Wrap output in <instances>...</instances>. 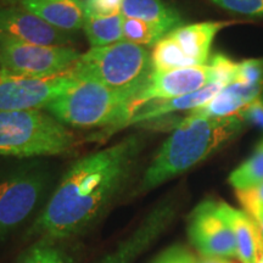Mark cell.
Returning <instances> with one entry per match:
<instances>
[{
    "instance_id": "cell-1",
    "label": "cell",
    "mask_w": 263,
    "mask_h": 263,
    "mask_svg": "<svg viewBox=\"0 0 263 263\" xmlns=\"http://www.w3.org/2000/svg\"><path fill=\"white\" fill-rule=\"evenodd\" d=\"M143 147V138L134 134L76 161L62 176L29 234L55 241L80 234L93 224L123 190Z\"/></svg>"
},
{
    "instance_id": "cell-2",
    "label": "cell",
    "mask_w": 263,
    "mask_h": 263,
    "mask_svg": "<svg viewBox=\"0 0 263 263\" xmlns=\"http://www.w3.org/2000/svg\"><path fill=\"white\" fill-rule=\"evenodd\" d=\"M239 116L226 118L188 115L156 153L141 178L138 193H146L188 172L205 161L244 128Z\"/></svg>"
},
{
    "instance_id": "cell-3",
    "label": "cell",
    "mask_w": 263,
    "mask_h": 263,
    "mask_svg": "<svg viewBox=\"0 0 263 263\" xmlns=\"http://www.w3.org/2000/svg\"><path fill=\"white\" fill-rule=\"evenodd\" d=\"M145 81L127 88L77 81L73 87L52 100L45 110L67 127H107L105 130V138H107L123 129V124L129 118L132 101Z\"/></svg>"
},
{
    "instance_id": "cell-4",
    "label": "cell",
    "mask_w": 263,
    "mask_h": 263,
    "mask_svg": "<svg viewBox=\"0 0 263 263\" xmlns=\"http://www.w3.org/2000/svg\"><path fill=\"white\" fill-rule=\"evenodd\" d=\"M74 144V134L50 114L0 111V157L57 156L70 151Z\"/></svg>"
},
{
    "instance_id": "cell-5",
    "label": "cell",
    "mask_w": 263,
    "mask_h": 263,
    "mask_svg": "<svg viewBox=\"0 0 263 263\" xmlns=\"http://www.w3.org/2000/svg\"><path fill=\"white\" fill-rule=\"evenodd\" d=\"M151 72V52L146 48L118 42L90 48L68 70L77 81L95 82L111 88H127L145 81Z\"/></svg>"
},
{
    "instance_id": "cell-6",
    "label": "cell",
    "mask_w": 263,
    "mask_h": 263,
    "mask_svg": "<svg viewBox=\"0 0 263 263\" xmlns=\"http://www.w3.org/2000/svg\"><path fill=\"white\" fill-rule=\"evenodd\" d=\"M50 185V173L39 162L24 163L0 173V241L35 211Z\"/></svg>"
},
{
    "instance_id": "cell-7",
    "label": "cell",
    "mask_w": 263,
    "mask_h": 263,
    "mask_svg": "<svg viewBox=\"0 0 263 263\" xmlns=\"http://www.w3.org/2000/svg\"><path fill=\"white\" fill-rule=\"evenodd\" d=\"M81 57L72 47L25 43L0 34V70L28 77H52L67 72Z\"/></svg>"
},
{
    "instance_id": "cell-8",
    "label": "cell",
    "mask_w": 263,
    "mask_h": 263,
    "mask_svg": "<svg viewBox=\"0 0 263 263\" xmlns=\"http://www.w3.org/2000/svg\"><path fill=\"white\" fill-rule=\"evenodd\" d=\"M77 80L65 73L52 77H28L0 70V111L47 108L52 100L73 87Z\"/></svg>"
},
{
    "instance_id": "cell-9",
    "label": "cell",
    "mask_w": 263,
    "mask_h": 263,
    "mask_svg": "<svg viewBox=\"0 0 263 263\" xmlns=\"http://www.w3.org/2000/svg\"><path fill=\"white\" fill-rule=\"evenodd\" d=\"M192 244L206 257L236 258V242L232 229L218 210V202L206 200L189 217Z\"/></svg>"
},
{
    "instance_id": "cell-10",
    "label": "cell",
    "mask_w": 263,
    "mask_h": 263,
    "mask_svg": "<svg viewBox=\"0 0 263 263\" xmlns=\"http://www.w3.org/2000/svg\"><path fill=\"white\" fill-rule=\"evenodd\" d=\"M213 82V71L209 64L166 72L153 71L146 78L141 90L132 101L129 118L147 103L195 93Z\"/></svg>"
},
{
    "instance_id": "cell-11",
    "label": "cell",
    "mask_w": 263,
    "mask_h": 263,
    "mask_svg": "<svg viewBox=\"0 0 263 263\" xmlns=\"http://www.w3.org/2000/svg\"><path fill=\"white\" fill-rule=\"evenodd\" d=\"M0 34L38 45L71 47L74 33L60 31L20 5L0 6Z\"/></svg>"
},
{
    "instance_id": "cell-12",
    "label": "cell",
    "mask_w": 263,
    "mask_h": 263,
    "mask_svg": "<svg viewBox=\"0 0 263 263\" xmlns=\"http://www.w3.org/2000/svg\"><path fill=\"white\" fill-rule=\"evenodd\" d=\"M174 216L171 202L156 206L132 234L95 263H134L167 228Z\"/></svg>"
},
{
    "instance_id": "cell-13",
    "label": "cell",
    "mask_w": 263,
    "mask_h": 263,
    "mask_svg": "<svg viewBox=\"0 0 263 263\" xmlns=\"http://www.w3.org/2000/svg\"><path fill=\"white\" fill-rule=\"evenodd\" d=\"M233 24H235V21H207L182 25L167 35L178 44L185 57L195 66H203L210 60L212 43L217 33Z\"/></svg>"
},
{
    "instance_id": "cell-14",
    "label": "cell",
    "mask_w": 263,
    "mask_h": 263,
    "mask_svg": "<svg viewBox=\"0 0 263 263\" xmlns=\"http://www.w3.org/2000/svg\"><path fill=\"white\" fill-rule=\"evenodd\" d=\"M17 5L60 31L74 33L83 28L84 0H21Z\"/></svg>"
},
{
    "instance_id": "cell-15",
    "label": "cell",
    "mask_w": 263,
    "mask_h": 263,
    "mask_svg": "<svg viewBox=\"0 0 263 263\" xmlns=\"http://www.w3.org/2000/svg\"><path fill=\"white\" fill-rule=\"evenodd\" d=\"M218 210L234 234L236 258L240 263H257L262 251L261 234L257 223L249 213L234 209L227 202H218Z\"/></svg>"
},
{
    "instance_id": "cell-16",
    "label": "cell",
    "mask_w": 263,
    "mask_h": 263,
    "mask_svg": "<svg viewBox=\"0 0 263 263\" xmlns=\"http://www.w3.org/2000/svg\"><path fill=\"white\" fill-rule=\"evenodd\" d=\"M226 85L218 82L210 83L202 89L195 93L184 95V97L167 99V100H155L151 101L140 107L136 114L127 121L124 127L132 124L149 122V121L157 120V118L166 116V115L177 112V111H192L202 105L209 103L211 99L216 97ZM123 127V128H124Z\"/></svg>"
},
{
    "instance_id": "cell-17",
    "label": "cell",
    "mask_w": 263,
    "mask_h": 263,
    "mask_svg": "<svg viewBox=\"0 0 263 263\" xmlns=\"http://www.w3.org/2000/svg\"><path fill=\"white\" fill-rule=\"evenodd\" d=\"M121 14L156 26L167 34L183 24L179 12L163 0H123Z\"/></svg>"
},
{
    "instance_id": "cell-18",
    "label": "cell",
    "mask_w": 263,
    "mask_h": 263,
    "mask_svg": "<svg viewBox=\"0 0 263 263\" xmlns=\"http://www.w3.org/2000/svg\"><path fill=\"white\" fill-rule=\"evenodd\" d=\"M122 14L114 16H85L83 31L91 48L106 47L123 41Z\"/></svg>"
},
{
    "instance_id": "cell-19",
    "label": "cell",
    "mask_w": 263,
    "mask_h": 263,
    "mask_svg": "<svg viewBox=\"0 0 263 263\" xmlns=\"http://www.w3.org/2000/svg\"><path fill=\"white\" fill-rule=\"evenodd\" d=\"M249 104L246 101L242 100L241 98H239L235 93H233L229 89L228 85H226L209 103L189 111V115L190 116L207 118L233 117L239 116V114Z\"/></svg>"
},
{
    "instance_id": "cell-20",
    "label": "cell",
    "mask_w": 263,
    "mask_h": 263,
    "mask_svg": "<svg viewBox=\"0 0 263 263\" xmlns=\"http://www.w3.org/2000/svg\"><path fill=\"white\" fill-rule=\"evenodd\" d=\"M153 71L166 72L179 68L195 67V64L185 57L182 49L168 35H164L151 51Z\"/></svg>"
},
{
    "instance_id": "cell-21",
    "label": "cell",
    "mask_w": 263,
    "mask_h": 263,
    "mask_svg": "<svg viewBox=\"0 0 263 263\" xmlns=\"http://www.w3.org/2000/svg\"><path fill=\"white\" fill-rule=\"evenodd\" d=\"M261 183H263V139L254 154L229 176V184L236 192L254 188Z\"/></svg>"
},
{
    "instance_id": "cell-22",
    "label": "cell",
    "mask_w": 263,
    "mask_h": 263,
    "mask_svg": "<svg viewBox=\"0 0 263 263\" xmlns=\"http://www.w3.org/2000/svg\"><path fill=\"white\" fill-rule=\"evenodd\" d=\"M167 33L156 26L146 24L140 20L124 17L123 41L140 47H155Z\"/></svg>"
},
{
    "instance_id": "cell-23",
    "label": "cell",
    "mask_w": 263,
    "mask_h": 263,
    "mask_svg": "<svg viewBox=\"0 0 263 263\" xmlns=\"http://www.w3.org/2000/svg\"><path fill=\"white\" fill-rule=\"evenodd\" d=\"M17 263H72V259L55 245L54 240L41 239L20 257Z\"/></svg>"
},
{
    "instance_id": "cell-24",
    "label": "cell",
    "mask_w": 263,
    "mask_h": 263,
    "mask_svg": "<svg viewBox=\"0 0 263 263\" xmlns=\"http://www.w3.org/2000/svg\"><path fill=\"white\" fill-rule=\"evenodd\" d=\"M219 8L234 14L263 17V0H210Z\"/></svg>"
},
{
    "instance_id": "cell-25",
    "label": "cell",
    "mask_w": 263,
    "mask_h": 263,
    "mask_svg": "<svg viewBox=\"0 0 263 263\" xmlns=\"http://www.w3.org/2000/svg\"><path fill=\"white\" fill-rule=\"evenodd\" d=\"M234 82L246 85H263V59H251L238 62Z\"/></svg>"
},
{
    "instance_id": "cell-26",
    "label": "cell",
    "mask_w": 263,
    "mask_h": 263,
    "mask_svg": "<svg viewBox=\"0 0 263 263\" xmlns=\"http://www.w3.org/2000/svg\"><path fill=\"white\" fill-rule=\"evenodd\" d=\"M240 205L244 211L256 219L263 212V183L246 190L236 192Z\"/></svg>"
},
{
    "instance_id": "cell-27",
    "label": "cell",
    "mask_w": 263,
    "mask_h": 263,
    "mask_svg": "<svg viewBox=\"0 0 263 263\" xmlns=\"http://www.w3.org/2000/svg\"><path fill=\"white\" fill-rule=\"evenodd\" d=\"M209 65L212 67L215 82L228 85L235 81L238 62H234L223 54H216Z\"/></svg>"
},
{
    "instance_id": "cell-28",
    "label": "cell",
    "mask_w": 263,
    "mask_h": 263,
    "mask_svg": "<svg viewBox=\"0 0 263 263\" xmlns=\"http://www.w3.org/2000/svg\"><path fill=\"white\" fill-rule=\"evenodd\" d=\"M85 16L120 15L123 0H84Z\"/></svg>"
},
{
    "instance_id": "cell-29",
    "label": "cell",
    "mask_w": 263,
    "mask_h": 263,
    "mask_svg": "<svg viewBox=\"0 0 263 263\" xmlns=\"http://www.w3.org/2000/svg\"><path fill=\"white\" fill-rule=\"evenodd\" d=\"M154 263H197V259L183 246H172L163 251Z\"/></svg>"
},
{
    "instance_id": "cell-30",
    "label": "cell",
    "mask_w": 263,
    "mask_h": 263,
    "mask_svg": "<svg viewBox=\"0 0 263 263\" xmlns=\"http://www.w3.org/2000/svg\"><path fill=\"white\" fill-rule=\"evenodd\" d=\"M239 117L244 122H249L255 124L263 129V99L259 97L251 101L241 112L239 114Z\"/></svg>"
},
{
    "instance_id": "cell-31",
    "label": "cell",
    "mask_w": 263,
    "mask_h": 263,
    "mask_svg": "<svg viewBox=\"0 0 263 263\" xmlns=\"http://www.w3.org/2000/svg\"><path fill=\"white\" fill-rule=\"evenodd\" d=\"M197 263H235L229 261L228 258H222V257H206L202 256L201 258L197 259Z\"/></svg>"
},
{
    "instance_id": "cell-32",
    "label": "cell",
    "mask_w": 263,
    "mask_h": 263,
    "mask_svg": "<svg viewBox=\"0 0 263 263\" xmlns=\"http://www.w3.org/2000/svg\"><path fill=\"white\" fill-rule=\"evenodd\" d=\"M256 223H257L258 229H259V234H261V241H262V249H263V212L259 215L257 218L255 219Z\"/></svg>"
},
{
    "instance_id": "cell-33",
    "label": "cell",
    "mask_w": 263,
    "mask_h": 263,
    "mask_svg": "<svg viewBox=\"0 0 263 263\" xmlns=\"http://www.w3.org/2000/svg\"><path fill=\"white\" fill-rule=\"evenodd\" d=\"M20 2H21V0H3V3H4L5 5H16L18 4Z\"/></svg>"
},
{
    "instance_id": "cell-34",
    "label": "cell",
    "mask_w": 263,
    "mask_h": 263,
    "mask_svg": "<svg viewBox=\"0 0 263 263\" xmlns=\"http://www.w3.org/2000/svg\"><path fill=\"white\" fill-rule=\"evenodd\" d=\"M257 263H263V250H262L261 252H259V256H258Z\"/></svg>"
}]
</instances>
